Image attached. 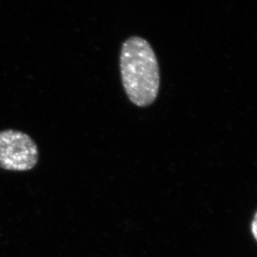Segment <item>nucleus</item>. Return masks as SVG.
Returning a JSON list of instances; mask_svg holds the SVG:
<instances>
[{"instance_id": "obj_1", "label": "nucleus", "mask_w": 257, "mask_h": 257, "mask_svg": "<svg viewBox=\"0 0 257 257\" xmlns=\"http://www.w3.org/2000/svg\"><path fill=\"white\" fill-rule=\"evenodd\" d=\"M122 84L131 103L148 107L156 101L161 84L160 67L151 45L133 36L124 43L119 57Z\"/></svg>"}, {"instance_id": "obj_2", "label": "nucleus", "mask_w": 257, "mask_h": 257, "mask_svg": "<svg viewBox=\"0 0 257 257\" xmlns=\"http://www.w3.org/2000/svg\"><path fill=\"white\" fill-rule=\"evenodd\" d=\"M40 158L35 141L16 130L0 131V168L10 171H29L37 166Z\"/></svg>"}, {"instance_id": "obj_3", "label": "nucleus", "mask_w": 257, "mask_h": 257, "mask_svg": "<svg viewBox=\"0 0 257 257\" xmlns=\"http://www.w3.org/2000/svg\"><path fill=\"white\" fill-rule=\"evenodd\" d=\"M251 232H252L253 236L255 238V240L257 241V211L254 215L253 218L252 222H251Z\"/></svg>"}]
</instances>
